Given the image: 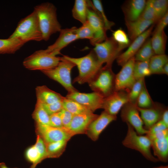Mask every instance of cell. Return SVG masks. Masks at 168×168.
<instances>
[{
	"label": "cell",
	"mask_w": 168,
	"mask_h": 168,
	"mask_svg": "<svg viewBox=\"0 0 168 168\" xmlns=\"http://www.w3.org/2000/svg\"><path fill=\"white\" fill-rule=\"evenodd\" d=\"M69 61L78 68L79 74L73 80V83L82 84L88 83L96 76L102 67L93 50L86 55L79 58L71 57L67 55L60 57Z\"/></svg>",
	"instance_id": "cell-1"
},
{
	"label": "cell",
	"mask_w": 168,
	"mask_h": 168,
	"mask_svg": "<svg viewBox=\"0 0 168 168\" xmlns=\"http://www.w3.org/2000/svg\"><path fill=\"white\" fill-rule=\"evenodd\" d=\"M56 8L54 5L47 2L39 4L34 10L38 16L43 40L47 41L52 34L60 32L61 26L58 21Z\"/></svg>",
	"instance_id": "cell-2"
},
{
	"label": "cell",
	"mask_w": 168,
	"mask_h": 168,
	"mask_svg": "<svg viewBox=\"0 0 168 168\" xmlns=\"http://www.w3.org/2000/svg\"><path fill=\"white\" fill-rule=\"evenodd\" d=\"M9 38H16L25 43L31 40L39 41L43 40L38 16L34 10L21 19Z\"/></svg>",
	"instance_id": "cell-3"
},
{
	"label": "cell",
	"mask_w": 168,
	"mask_h": 168,
	"mask_svg": "<svg viewBox=\"0 0 168 168\" xmlns=\"http://www.w3.org/2000/svg\"><path fill=\"white\" fill-rule=\"evenodd\" d=\"M127 124L128 130L126 135L122 142L123 145L127 147L139 152L150 161L157 162L159 160L151 153V142L148 137L146 135L138 134L130 124Z\"/></svg>",
	"instance_id": "cell-4"
},
{
	"label": "cell",
	"mask_w": 168,
	"mask_h": 168,
	"mask_svg": "<svg viewBox=\"0 0 168 168\" xmlns=\"http://www.w3.org/2000/svg\"><path fill=\"white\" fill-rule=\"evenodd\" d=\"M60 61L59 57L46 52L45 49L35 51L25 58L23 64L29 70L41 71L55 67Z\"/></svg>",
	"instance_id": "cell-5"
},
{
	"label": "cell",
	"mask_w": 168,
	"mask_h": 168,
	"mask_svg": "<svg viewBox=\"0 0 168 168\" xmlns=\"http://www.w3.org/2000/svg\"><path fill=\"white\" fill-rule=\"evenodd\" d=\"M59 57L60 61L56 66L41 72L49 78L60 84L68 91V93L77 91L72 84L71 77V71L75 65Z\"/></svg>",
	"instance_id": "cell-6"
},
{
	"label": "cell",
	"mask_w": 168,
	"mask_h": 168,
	"mask_svg": "<svg viewBox=\"0 0 168 168\" xmlns=\"http://www.w3.org/2000/svg\"><path fill=\"white\" fill-rule=\"evenodd\" d=\"M115 75L111 67L105 65L88 84L91 89L105 97L114 91V80Z\"/></svg>",
	"instance_id": "cell-7"
},
{
	"label": "cell",
	"mask_w": 168,
	"mask_h": 168,
	"mask_svg": "<svg viewBox=\"0 0 168 168\" xmlns=\"http://www.w3.org/2000/svg\"><path fill=\"white\" fill-rule=\"evenodd\" d=\"M93 50L102 65L111 67L113 62L120 54L118 45L112 37H107L103 42L96 44Z\"/></svg>",
	"instance_id": "cell-8"
},
{
	"label": "cell",
	"mask_w": 168,
	"mask_h": 168,
	"mask_svg": "<svg viewBox=\"0 0 168 168\" xmlns=\"http://www.w3.org/2000/svg\"><path fill=\"white\" fill-rule=\"evenodd\" d=\"M135 62L134 57L129 59L115 75L114 91H123L128 93L136 81L133 75V68Z\"/></svg>",
	"instance_id": "cell-9"
},
{
	"label": "cell",
	"mask_w": 168,
	"mask_h": 168,
	"mask_svg": "<svg viewBox=\"0 0 168 168\" xmlns=\"http://www.w3.org/2000/svg\"><path fill=\"white\" fill-rule=\"evenodd\" d=\"M121 117L122 121L130 124L139 135L146 134L148 130L143 126L137 104L128 102L121 109Z\"/></svg>",
	"instance_id": "cell-10"
},
{
	"label": "cell",
	"mask_w": 168,
	"mask_h": 168,
	"mask_svg": "<svg viewBox=\"0 0 168 168\" xmlns=\"http://www.w3.org/2000/svg\"><path fill=\"white\" fill-rule=\"evenodd\" d=\"M88 2L87 21L94 32V38L90 42L94 46L96 44L103 42L106 39L107 30L102 19L94 7L92 1L88 0Z\"/></svg>",
	"instance_id": "cell-11"
},
{
	"label": "cell",
	"mask_w": 168,
	"mask_h": 168,
	"mask_svg": "<svg viewBox=\"0 0 168 168\" xmlns=\"http://www.w3.org/2000/svg\"><path fill=\"white\" fill-rule=\"evenodd\" d=\"M66 97L77 101L93 113L97 109H102L105 98L96 92L84 93L77 91L68 93Z\"/></svg>",
	"instance_id": "cell-12"
},
{
	"label": "cell",
	"mask_w": 168,
	"mask_h": 168,
	"mask_svg": "<svg viewBox=\"0 0 168 168\" xmlns=\"http://www.w3.org/2000/svg\"><path fill=\"white\" fill-rule=\"evenodd\" d=\"M36 132L45 143L64 140L68 141L73 136L67 128H55L50 126H36Z\"/></svg>",
	"instance_id": "cell-13"
},
{
	"label": "cell",
	"mask_w": 168,
	"mask_h": 168,
	"mask_svg": "<svg viewBox=\"0 0 168 168\" xmlns=\"http://www.w3.org/2000/svg\"><path fill=\"white\" fill-rule=\"evenodd\" d=\"M128 102L127 92L123 91H114L105 98L102 109L109 114L116 116L124 106Z\"/></svg>",
	"instance_id": "cell-14"
},
{
	"label": "cell",
	"mask_w": 168,
	"mask_h": 168,
	"mask_svg": "<svg viewBox=\"0 0 168 168\" xmlns=\"http://www.w3.org/2000/svg\"><path fill=\"white\" fill-rule=\"evenodd\" d=\"M154 24L132 41L127 49L120 54L116 58L118 64L123 66L129 59L134 57L139 49L152 34Z\"/></svg>",
	"instance_id": "cell-15"
},
{
	"label": "cell",
	"mask_w": 168,
	"mask_h": 168,
	"mask_svg": "<svg viewBox=\"0 0 168 168\" xmlns=\"http://www.w3.org/2000/svg\"><path fill=\"white\" fill-rule=\"evenodd\" d=\"M77 28L62 29L59 37L55 42L49 46L46 51L56 56L60 54V51L72 42L77 40L76 30Z\"/></svg>",
	"instance_id": "cell-16"
},
{
	"label": "cell",
	"mask_w": 168,
	"mask_h": 168,
	"mask_svg": "<svg viewBox=\"0 0 168 168\" xmlns=\"http://www.w3.org/2000/svg\"><path fill=\"white\" fill-rule=\"evenodd\" d=\"M116 119L117 116L111 115L104 111L91 123L86 134L91 140L96 141L108 125Z\"/></svg>",
	"instance_id": "cell-17"
},
{
	"label": "cell",
	"mask_w": 168,
	"mask_h": 168,
	"mask_svg": "<svg viewBox=\"0 0 168 168\" xmlns=\"http://www.w3.org/2000/svg\"><path fill=\"white\" fill-rule=\"evenodd\" d=\"M99 115L89 112L73 115L67 128L73 136L76 134H86L91 123Z\"/></svg>",
	"instance_id": "cell-18"
},
{
	"label": "cell",
	"mask_w": 168,
	"mask_h": 168,
	"mask_svg": "<svg viewBox=\"0 0 168 168\" xmlns=\"http://www.w3.org/2000/svg\"><path fill=\"white\" fill-rule=\"evenodd\" d=\"M137 108L144 124V128L147 130L161 119L165 110L161 106L155 104L148 108H140L138 106Z\"/></svg>",
	"instance_id": "cell-19"
},
{
	"label": "cell",
	"mask_w": 168,
	"mask_h": 168,
	"mask_svg": "<svg viewBox=\"0 0 168 168\" xmlns=\"http://www.w3.org/2000/svg\"><path fill=\"white\" fill-rule=\"evenodd\" d=\"M146 1L131 0L126 2L122 7L125 21H132L138 20L143 10Z\"/></svg>",
	"instance_id": "cell-20"
},
{
	"label": "cell",
	"mask_w": 168,
	"mask_h": 168,
	"mask_svg": "<svg viewBox=\"0 0 168 168\" xmlns=\"http://www.w3.org/2000/svg\"><path fill=\"white\" fill-rule=\"evenodd\" d=\"M35 91L37 100L43 105H50L62 101L64 97L44 85L37 86Z\"/></svg>",
	"instance_id": "cell-21"
},
{
	"label": "cell",
	"mask_w": 168,
	"mask_h": 168,
	"mask_svg": "<svg viewBox=\"0 0 168 168\" xmlns=\"http://www.w3.org/2000/svg\"><path fill=\"white\" fill-rule=\"evenodd\" d=\"M155 23L153 21L139 19L132 21H125L129 38L133 41Z\"/></svg>",
	"instance_id": "cell-22"
},
{
	"label": "cell",
	"mask_w": 168,
	"mask_h": 168,
	"mask_svg": "<svg viewBox=\"0 0 168 168\" xmlns=\"http://www.w3.org/2000/svg\"><path fill=\"white\" fill-rule=\"evenodd\" d=\"M154 154L158 160L166 162L168 160V137L163 139L151 141Z\"/></svg>",
	"instance_id": "cell-23"
},
{
	"label": "cell",
	"mask_w": 168,
	"mask_h": 168,
	"mask_svg": "<svg viewBox=\"0 0 168 168\" xmlns=\"http://www.w3.org/2000/svg\"><path fill=\"white\" fill-rule=\"evenodd\" d=\"M151 40L152 46L155 54H165L167 36L164 30L153 31Z\"/></svg>",
	"instance_id": "cell-24"
},
{
	"label": "cell",
	"mask_w": 168,
	"mask_h": 168,
	"mask_svg": "<svg viewBox=\"0 0 168 168\" xmlns=\"http://www.w3.org/2000/svg\"><path fill=\"white\" fill-rule=\"evenodd\" d=\"M25 43L15 38L0 39V54H14Z\"/></svg>",
	"instance_id": "cell-25"
},
{
	"label": "cell",
	"mask_w": 168,
	"mask_h": 168,
	"mask_svg": "<svg viewBox=\"0 0 168 168\" xmlns=\"http://www.w3.org/2000/svg\"><path fill=\"white\" fill-rule=\"evenodd\" d=\"M88 6V0H76L72 10L73 18L82 24L87 21Z\"/></svg>",
	"instance_id": "cell-26"
},
{
	"label": "cell",
	"mask_w": 168,
	"mask_h": 168,
	"mask_svg": "<svg viewBox=\"0 0 168 168\" xmlns=\"http://www.w3.org/2000/svg\"><path fill=\"white\" fill-rule=\"evenodd\" d=\"M49 116L42 104L37 100L35 109L32 114L36 126H50Z\"/></svg>",
	"instance_id": "cell-27"
},
{
	"label": "cell",
	"mask_w": 168,
	"mask_h": 168,
	"mask_svg": "<svg viewBox=\"0 0 168 168\" xmlns=\"http://www.w3.org/2000/svg\"><path fill=\"white\" fill-rule=\"evenodd\" d=\"M67 140L45 143L46 149V158H58L64 152L67 142Z\"/></svg>",
	"instance_id": "cell-28"
},
{
	"label": "cell",
	"mask_w": 168,
	"mask_h": 168,
	"mask_svg": "<svg viewBox=\"0 0 168 168\" xmlns=\"http://www.w3.org/2000/svg\"><path fill=\"white\" fill-rule=\"evenodd\" d=\"M168 62V57L165 54H155L152 56L149 62L151 74H162L163 67Z\"/></svg>",
	"instance_id": "cell-29"
},
{
	"label": "cell",
	"mask_w": 168,
	"mask_h": 168,
	"mask_svg": "<svg viewBox=\"0 0 168 168\" xmlns=\"http://www.w3.org/2000/svg\"><path fill=\"white\" fill-rule=\"evenodd\" d=\"M62 105L63 109L68 111L73 115L92 112L77 101L66 97H64L63 100Z\"/></svg>",
	"instance_id": "cell-30"
},
{
	"label": "cell",
	"mask_w": 168,
	"mask_h": 168,
	"mask_svg": "<svg viewBox=\"0 0 168 168\" xmlns=\"http://www.w3.org/2000/svg\"><path fill=\"white\" fill-rule=\"evenodd\" d=\"M153 49L151 38H148L135 55V61H146L155 55Z\"/></svg>",
	"instance_id": "cell-31"
},
{
	"label": "cell",
	"mask_w": 168,
	"mask_h": 168,
	"mask_svg": "<svg viewBox=\"0 0 168 168\" xmlns=\"http://www.w3.org/2000/svg\"><path fill=\"white\" fill-rule=\"evenodd\" d=\"M149 62V60L135 61L133 68V75L136 80L151 75Z\"/></svg>",
	"instance_id": "cell-32"
},
{
	"label": "cell",
	"mask_w": 168,
	"mask_h": 168,
	"mask_svg": "<svg viewBox=\"0 0 168 168\" xmlns=\"http://www.w3.org/2000/svg\"><path fill=\"white\" fill-rule=\"evenodd\" d=\"M112 37L117 43L120 52L130 44L128 36L121 28L113 31Z\"/></svg>",
	"instance_id": "cell-33"
},
{
	"label": "cell",
	"mask_w": 168,
	"mask_h": 168,
	"mask_svg": "<svg viewBox=\"0 0 168 168\" xmlns=\"http://www.w3.org/2000/svg\"><path fill=\"white\" fill-rule=\"evenodd\" d=\"M25 156L27 160L32 164L30 168H35L37 165L43 161L39 150L35 145L27 149Z\"/></svg>",
	"instance_id": "cell-34"
},
{
	"label": "cell",
	"mask_w": 168,
	"mask_h": 168,
	"mask_svg": "<svg viewBox=\"0 0 168 168\" xmlns=\"http://www.w3.org/2000/svg\"><path fill=\"white\" fill-rule=\"evenodd\" d=\"M137 106L142 108H148L155 104L152 101L146 89L145 83L137 100Z\"/></svg>",
	"instance_id": "cell-35"
},
{
	"label": "cell",
	"mask_w": 168,
	"mask_h": 168,
	"mask_svg": "<svg viewBox=\"0 0 168 168\" xmlns=\"http://www.w3.org/2000/svg\"><path fill=\"white\" fill-rule=\"evenodd\" d=\"M145 84L144 78L136 81L128 93L129 102L136 104L138 97Z\"/></svg>",
	"instance_id": "cell-36"
},
{
	"label": "cell",
	"mask_w": 168,
	"mask_h": 168,
	"mask_svg": "<svg viewBox=\"0 0 168 168\" xmlns=\"http://www.w3.org/2000/svg\"><path fill=\"white\" fill-rule=\"evenodd\" d=\"M76 33L78 39H87L90 42L94 37V31L87 21L81 27L77 28Z\"/></svg>",
	"instance_id": "cell-37"
},
{
	"label": "cell",
	"mask_w": 168,
	"mask_h": 168,
	"mask_svg": "<svg viewBox=\"0 0 168 168\" xmlns=\"http://www.w3.org/2000/svg\"><path fill=\"white\" fill-rule=\"evenodd\" d=\"M138 19L153 21L155 23H157L158 20L153 7L152 0L146 1L145 7Z\"/></svg>",
	"instance_id": "cell-38"
},
{
	"label": "cell",
	"mask_w": 168,
	"mask_h": 168,
	"mask_svg": "<svg viewBox=\"0 0 168 168\" xmlns=\"http://www.w3.org/2000/svg\"><path fill=\"white\" fill-rule=\"evenodd\" d=\"M92 2L94 7L102 19L106 30H110L111 27L114 25V23L108 19L105 14L101 1L100 0H93Z\"/></svg>",
	"instance_id": "cell-39"
},
{
	"label": "cell",
	"mask_w": 168,
	"mask_h": 168,
	"mask_svg": "<svg viewBox=\"0 0 168 168\" xmlns=\"http://www.w3.org/2000/svg\"><path fill=\"white\" fill-rule=\"evenodd\" d=\"M152 4L158 21L168 12L167 0H152Z\"/></svg>",
	"instance_id": "cell-40"
},
{
	"label": "cell",
	"mask_w": 168,
	"mask_h": 168,
	"mask_svg": "<svg viewBox=\"0 0 168 168\" xmlns=\"http://www.w3.org/2000/svg\"><path fill=\"white\" fill-rule=\"evenodd\" d=\"M62 101L63 100L59 101L55 103L49 105H42L48 114L50 115L59 112L63 109Z\"/></svg>",
	"instance_id": "cell-41"
},
{
	"label": "cell",
	"mask_w": 168,
	"mask_h": 168,
	"mask_svg": "<svg viewBox=\"0 0 168 168\" xmlns=\"http://www.w3.org/2000/svg\"><path fill=\"white\" fill-rule=\"evenodd\" d=\"M63 127L67 128L69 125L73 115L67 110L63 109L59 112Z\"/></svg>",
	"instance_id": "cell-42"
},
{
	"label": "cell",
	"mask_w": 168,
	"mask_h": 168,
	"mask_svg": "<svg viewBox=\"0 0 168 168\" xmlns=\"http://www.w3.org/2000/svg\"><path fill=\"white\" fill-rule=\"evenodd\" d=\"M39 152L43 160L46 158V149L45 143L41 137L37 135L36 140L34 144Z\"/></svg>",
	"instance_id": "cell-43"
},
{
	"label": "cell",
	"mask_w": 168,
	"mask_h": 168,
	"mask_svg": "<svg viewBox=\"0 0 168 168\" xmlns=\"http://www.w3.org/2000/svg\"><path fill=\"white\" fill-rule=\"evenodd\" d=\"M49 125L50 126L55 128L63 127L59 112L50 115Z\"/></svg>",
	"instance_id": "cell-44"
},
{
	"label": "cell",
	"mask_w": 168,
	"mask_h": 168,
	"mask_svg": "<svg viewBox=\"0 0 168 168\" xmlns=\"http://www.w3.org/2000/svg\"><path fill=\"white\" fill-rule=\"evenodd\" d=\"M146 135L151 141L161 139L168 137V128Z\"/></svg>",
	"instance_id": "cell-45"
},
{
	"label": "cell",
	"mask_w": 168,
	"mask_h": 168,
	"mask_svg": "<svg viewBox=\"0 0 168 168\" xmlns=\"http://www.w3.org/2000/svg\"><path fill=\"white\" fill-rule=\"evenodd\" d=\"M167 127L161 119L158 121L148 130L146 134H152L156 132L168 129Z\"/></svg>",
	"instance_id": "cell-46"
},
{
	"label": "cell",
	"mask_w": 168,
	"mask_h": 168,
	"mask_svg": "<svg viewBox=\"0 0 168 168\" xmlns=\"http://www.w3.org/2000/svg\"><path fill=\"white\" fill-rule=\"evenodd\" d=\"M157 25L154 31L164 30L168 24V12L161 18L157 22Z\"/></svg>",
	"instance_id": "cell-47"
},
{
	"label": "cell",
	"mask_w": 168,
	"mask_h": 168,
	"mask_svg": "<svg viewBox=\"0 0 168 168\" xmlns=\"http://www.w3.org/2000/svg\"><path fill=\"white\" fill-rule=\"evenodd\" d=\"M161 120L168 127V110H165L162 114Z\"/></svg>",
	"instance_id": "cell-48"
},
{
	"label": "cell",
	"mask_w": 168,
	"mask_h": 168,
	"mask_svg": "<svg viewBox=\"0 0 168 168\" xmlns=\"http://www.w3.org/2000/svg\"><path fill=\"white\" fill-rule=\"evenodd\" d=\"M162 74H165L166 75H168V63H166L163 67Z\"/></svg>",
	"instance_id": "cell-49"
},
{
	"label": "cell",
	"mask_w": 168,
	"mask_h": 168,
	"mask_svg": "<svg viewBox=\"0 0 168 168\" xmlns=\"http://www.w3.org/2000/svg\"><path fill=\"white\" fill-rule=\"evenodd\" d=\"M0 168H10L7 167L4 163L1 162L0 163Z\"/></svg>",
	"instance_id": "cell-50"
},
{
	"label": "cell",
	"mask_w": 168,
	"mask_h": 168,
	"mask_svg": "<svg viewBox=\"0 0 168 168\" xmlns=\"http://www.w3.org/2000/svg\"><path fill=\"white\" fill-rule=\"evenodd\" d=\"M158 168H168V167L167 166H161L158 167Z\"/></svg>",
	"instance_id": "cell-51"
},
{
	"label": "cell",
	"mask_w": 168,
	"mask_h": 168,
	"mask_svg": "<svg viewBox=\"0 0 168 168\" xmlns=\"http://www.w3.org/2000/svg\"><path fill=\"white\" fill-rule=\"evenodd\" d=\"M155 168H158V167Z\"/></svg>",
	"instance_id": "cell-52"
}]
</instances>
